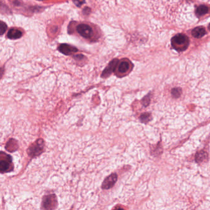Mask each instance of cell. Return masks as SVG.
<instances>
[{"label": "cell", "mask_w": 210, "mask_h": 210, "mask_svg": "<svg viewBox=\"0 0 210 210\" xmlns=\"http://www.w3.org/2000/svg\"><path fill=\"white\" fill-rule=\"evenodd\" d=\"M45 149V142L42 139H38L34 143L31 144L27 149V154L29 157L35 158L40 156Z\"/></svg>", "instance_id": "1"}, {"label": "cell", "mask_w": 210, "mask_h": 210, "mask_svg": "<svg viewBox=\"0 0 210 210\" xmlns=\"http://www.w3.org/2000/svg\"><path fill=\"white\" fill-rule=\"evenodd\" d=\"M13 169L14 166L10 155L2 152L1 155H0V171H1V173H8L12 171Z\"/></svg>", "instance_id": "2"}, {"label": "cell", "mask_w": 210, "mask_h": 210, "mask_svg": "<svg viewBox=\"0 0 210 210\" xmlns=\"http://www.w3.org/2000/svg\"><path fill=\"white\" fill-rule=\"evenodd\" d=\"M189 43V38L186 35L183 34H178L174 37L172 39V45L176 50H185Z\"/></svg>", "instance_id": "3"}, {"label": "cell", "mask_w": 210, "mask_h": 210, "mask_svg": "<svg viewBox=\"0 0 210 210\" xmlns=\"http://www.w3.org/2000/svg\"><path fill=\"white\" fill-rule=\"evenodd\" d=\"M57 206V200L56 195H46L43 197L42 201V208L45 209H52L56 208Z\"/></svg>", "instance_id": "4"}, {"label": "cell", "mask_w": 210, "mask_h": 210, "mask_svg": "<svg viewBox=\"0 0 210 210\" xmlns=\"http://www.w3.org/2000/svg\"><path fill=\"white\" fill-rule=\"evenodd\" d=\"M118 179V176L116 173H112L107 177L102 184V189L104 190L110 189L114 186Z\"/></svg>", "instance_id": "5"}, {"label": "cell", "mask_w": 210, "mask_h": 210, "mask_svg": "<svg viewBox=\"0 0 210 210\" xmlns=\"http://www.w3.org/2000/svg\"><path fill=\"white\" fill-rule=\"evenodd\" d=\"M76 30L81 36L85 38H90L93 34L92 28L87 24H80L78 25Z\"/></svg>", "instance_id": "6"}, {"label": "cell", "mask_w": 210, "mask_h": 210, "mask_svg": "<svg viewBox=\"0 0 210 210\" xmlns=\"http://www.w3.org/2000/svg\"><path fill=\"white\" fill-rule=\"evenodd\" d=\"M59 50L60 52L65 55H70L73 52H77L78 49L70 45H68L67 44H62L59 47Z\"/></svg>", "instance_id": "7"}, {"label": "cell", "mask_w": 210, "mask_h": 210, "mask_svg": "<svg viewBox=\"0 0 210 210\" xmlns=\"http://www.w3.org/2000/svg\"><path fill=\"white\" fill-rule=\"evenodd\" d=\"M117 62H118V60H112L109 64V65L107 67V68L105 69V70L103 72V73L102 74V77L106 78V77L109 76L114 70Z\"/></svg>", "instance_id": "8"}, {"label": "cell", "mask_w": 210, "mask_h": 210, "mask_svg": "<svg viewBox=\"0 0 210 210\" xmlns=\"http://www.w3.org/2000/svg\"><path fill=\"white\" fill-rule=\"evenodd\" d=\"M6 150L10 152H14L19 149L18 143L14 139H10L6 145Z\"/></svg>", "instance_id": "9"}, {"label": "cell", "mask_w": 210, "mask_h": 210, "mask_svg": "<svg viewBox=\"0 0 210 210\" xmlns=\"http://www.w3.org/2000/svg\"><path fill=\"white\" fill-rule=\"evenodd\" d=\"M22 36V32L16 29H11L8 33V37L11 40H16L20 38Z\"/></svg>", "instance_id": "10"}, {"label": "cell", "mask_w": 210, "mask_h": 210, "mask_svg": "<svg viewBox=\"0 0 210 210\" xmlns=\"http://www.w3.org/2000/svg\"><path fill=\"white\" fill-rule=\"evenodd\" d=\"M205 33L206 30L203 27H198L196 28H195L192 32L193 37L196 38H200L203 37L205 35Z\"/></svg>", "instance_id": "11"}, {"label": "cell", "mask_w": 210, "mask_h": 210, "mask_svg": "<svg viewBox=\"0 0 210 210\" xmlns=\"http://www.w3.org/2000/svg\"><path fill=\"white\" fill-rule=\"evenodd\" d=\"M208 159V155L207 152L204 151H201L196 154L195 157V160L197 163H202L206 161Z\"/></svg>", "instance_id": "12"}, {"label": "cell", "mask_w": 210, "mask_h": 210, "mask_svg": "<svg viewBox=\"0 0 210 210\" xmlns=\"http://www.w3.org/2000/svg\"><path fill=\"white\" fill-rule=\"evenodd\" d=\"M130 63L128 62V61H123L122 62L119 66V72L122 73H126L129 69H130Z\"/></svg>", "instance_id": "13"}, {"label": "cell", "mask_w": 210, "mask_h": 210, "mask_svg": "<svg viewBox=\"0 0 210 210\" xmlns=\"http://www.w3.org/2000/svg\"><path fill=\"white\" fill-rule=\"evenodd\" d=\"M208 12V8L204 5L198 6L196 10V14L198 16H201L206 14Z\"/></svg>", "instance_id": "14"}, {"label": "cell", "mask_w": 210, "mask_h": 210, "mask_svg": "<svg viewBox=\"0 0 210 210\" xmlns=\"http://www.w3.org/2000/svg\"><path fill=\"white\" fill-rule=\"evenodd\" d=\"M171 94L174 97L178 98L181 96L182 94V89L180 88H173L171 91Z\"/></svg>", "instance_id": "15"}, {"label": "cell", "mask_w": 210, "mask_h": 210, "mask_svg": "<svg viewBox=\"0 0 210 210\" xmlns=\"http://www.w3.org/2000/svg\"><path fill=\"white\" fill-rule=\"evenodd\" d=\"M151 115L150 114L148 113H146V114H143L141 115L140 117V120H141L142 122H148L149 121H150V120H151Z\"/></svg>", "instance_id": "16"}, {"label": "cell", "mask_w": 210, "mask_h": 210, "mask_svg": "<svg viewBox=\"0 0 210 210\" xmlns=\"http://www.w3.org/2000/svg\"><path fill=\"white\" fill-rule=\"evenodd\" d=\"M7 29V25L6 24L3 22V21L1 22V26H0V30H1V35H3L4 34V33L6 32Z\"/></svg>", "instance_id": "17"}, {"label": "cell", "mask_w": 210, "mask_h": 210, "mask_svg": "<svg viewBox=\"0 0 210 210\" xmlns=\"http://www.w3.org/2000/svg\"><path fill=\"white\" fill-rule=\"evenodd\" d=\"M150 98L149 95H147L146 97H145L142 99V104L146 107L150 103Z\"/></svg>", "instance_id": "18"}, {"label": "cell", "mask_w": 210, "mask_h": 210, "mask_svg": "<svg viewBox=\"0 0 210 210\" xmlns=\"http://www.w3.org/2000/svg\"><path fill=\"white\" fill-rule=\"evenodd\" d=\"M73 2L77 6H81L84 3V0H73Z\"/></svg>", "instance_id": "19"}]
</instances>
